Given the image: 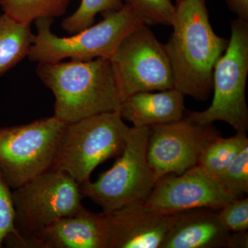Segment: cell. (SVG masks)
Returning <instances> with one entry per match:
<instances>
[{
    "instance_id": "6da1fadb",
    "label": "cell",
    "mask_w": 248,
    "mask_h": 248,
    "mask_svg": "<svg viewBox=\"0 0 248 248\" xmlns=\"http://www.w3.org/2000/svg\"><path fill=\"white\" fill-rule=\"evenodd\" d=\"M205 0H179L166 50L174 89L197 100H207L213 89L214 67L229 40L215 33Z\"/></svg>"
},
{
    "instance_id": "7a4b0ae2",
    "label": "cell",
    "mask_w": 248,
    "mask_h": 248,
    "mask_svg": "<svg viewBox=\"0 0 248 248\" xmlns=\"http://www.w3.org/2000/svg\"><path fill=\"white\" fill-rule=\"evenodd\" d=\"M36 73L53 93L54 117L64 123L120 110L110 59L37 63Z\"/></svg>"
},
{
    "instance_id": "3957f363",
    "label": "cell",
    "mask_w": 248,
    "mask_h": 248,
    "mask_svg": "<svg viewBox=\"0 0 248 248\" xmlns=\"http://www.w3.org/2000/svg\"><path fill=\"white\" fill-rule=\"evenodd\" d=\"M52 23L53 19L48 18L35 21L37 32L27 55L31 62L41 63L65 59L81 61L110 59L124 38L143 22L125 4L120 10L104 13L101 22L68 37L55 35L51 31Z\"/></svg>"
},
{
    "instance_id": "277c9868",
    "label": "cell",
    "mask_w": 248,
    "mask_h": 248,
    "mask_svg": "<svg viewBox=\"0 0 248 248\" xmlns=\"http://www.w3.org/2000/svg\"><path fill=\"white\" fill-rule=\"evenodd\" d=\"M130 129L119 111L66 124L52 169L82 185L99 165L122 154Z\"/></svg>"
},
{
    "instance_id": "5b68a950",
    "label": "cell",
    "mask_w": 248,
    "mask_h": 248,
    "mask_svg": "<svg viewBox=\"0 0 248 248\" xmlns=\"http://www.w3.org/2000/svg\"><path fill=\"white\" fill-rule=\"evenodd\" d=\"M149 127H130L122 154L96 182L79 186L84 198L102 207L104 213L143 205L157 179L147 158Z\"/></svg>"
},
{
    "instance_id": "8992f818",
    "label": "cell",
    "mask_w": 248,
    "mask_h": 248,
    "mask_svg": "<svg viewBox=\"0 0 248 248\" xmlns=\"http://www.w3.org/2000/svg\"><path fill=\"white\" fill-rule=\"evenodd\" d=\"M248 75V21L236 18L231 23V37L213 71L214 98L208 108L187 111L186 116L197 123L221 121L236 132H247L248 108L246 83Z\"/></svg>"
},
{
    "instance_id": "52a82bcc",
    "label": "cell",
    "mask_w": 248,
    "mask_h": 248,
    "mask_svg": "<svg viewBox=\"0 0 248 248\" xmlns=\"http://www.w3.org/2000/svg\"><path fill=\"white\" fill-rule=\"evenodd\" d=\"M66 125L53 116L0 128V170L12 190L52 169Z\"/></svg>"
},
{
    "instance_id": "ba28073f",
    "label": "cell",
    "mask_w": 248,
    "mask_h": 248,
    "mask_svg": "<svg viewBox=\"0 0 248 248\" xmlns=\"http://www.w3.org/2000/svg\"><path fill=\"white\" fill-rule=\"evenodd\" d=\"M12 196L20 237L7 246L84 208L79 184L69 174L56 169H49L14 189Z\"/></svg>"
},
{
    "instance_id": "9c48e42d",
    "label": "cell",
    "mask_w": 248,
    "mask_h": 248,
    "mask_svg": "<svg viewBox=\"0 0 248 248\" xmlns=\"http://www.w3.org/2000/svg\"><path fill=\"white\" fill-rule=\"evenodd\" d=\"M110 60L122 102L135 93L174 88L166 46L146 24L130 32Z\"/></svg>"
},
{
    "instance_id": "30bf717a",
    "label": "cell",
    "mask_w": 248,
    "mask_h": 248,
    "mask_svg": "<svg viewBox=\"0 0 248 248\" xmlns=\"http://www.w3.org/2000/svg\"><path fill=\"white\" fill-rule=\"evenodd\" d=\"M149 128L147 158L157 180L197 166L205 147L221 136L213 124L197 123L185 116Z\"/></svg>"
},
{
    "instance_id": "8fae6325",
    "label": "cell",
    "mask_w": 248,
    "mask_h": 248,
    "mask_svg": "<svg viewBox=\"0 0 248 248\" xmlns=\"http://www.w3.org/2000/svg\"><path fill=\"white\" fill-rule=\"evenodd\" d=\"M234 200L216 177L197 165L182 174L160 178L143 205L153 213L170 215L195 208L218 210Z\"/></svg>"
},
{
    "instance_id": "7c38bea8",
    "label": "cell",
    "mask_w": 248,
    "mask_h": 248,
    "mask_svg": "<svg viewBox=\"0 0 248 248\" xmlns=\"http://www.w3.org/2000/svg\"><path fill=\"white\" fill-rule=\"evenodd\" d=\"M110 228L103 213L86 208L63 217L35 234L16 240L12 248H108Z\"/></svg>"
},
{
    "instance_id": "4fadbf2b",
    "label": "cell",
    "mask_w": 248,
    "mask_h": 248,
    "mask_svg": "<svg viewBox=\"0 0 248 248\" xmlns=\"http://www.w3.org/2000/svg\"><path fill=\"white\" fill-rule=\"evenodd\" d=\"M110 228L108 248H160L174 215H160L143 205L104 213Z\"/></svg>"
},
{
    "instance_id": "5bb4252c",
    "label": "cell",
    "mask_w": 248,
    "mask_h": 248,
    "mask_svg": "<svg viewBox=\"0 0 248 248\" xmlns=\"http://www.w3.org/2000/svg\"><path fill=\"white\" fill-rule=\"evenodd\" d=\"M230 234L220 221L217 210L192 209L174 215L160 248H226Z\"/></svg>"
},
{
    "instance_id": "9a60e30c",
    "label": "cell",
    "mask_w": 248,
    "mask_h": 248,
    "mask_svg": "<svg viewBox=\"0 0 248 248\" xmlns=\"http://www.w3.org/2000/svg\"><path fill=\"white\" fill-rule=\"evenodd\" d=\"M184 95L176 89L159 93L140 92L124 99L121 117L134 127H152L176 122L184 117Z\"/></svg>"
},
{
    "instance_id": "2e32d148",
    "label": "cell",
    "mask_w": 248,
    "mask_h": 248,
    "mask_svg": "<svg viewBox=\"0 0 248 248\" xmlns=\"http://www.w3.org/2000/svg\"><path fill=\"white\" fill-rule=\"evenodd\" d=\"M34 37L31 25L0 15V76L27 58Z\"/></svg>"
},
{
    "instance_id": "e0dca14e",
    "label": "cell",
    "mask_w": 248,
    "mask_h": 248,
    "mask_svg": "<svg viewBox=\"0 0 248 248\" xmlns=\"http://www.w3.org/2000/svg\"><path fill=\"white\" fill-rule=\"evenodd\" d=\"M246 146L248 139L246 132H236L234 136L229 138L218 137L205 147L198 165L216 177L233 162Z\"/></svg>"
},
{
    "instance_id": "ac0fdd59",
    "label": "cell",
    "mask_w": 248,
    "mask_h": 248,
    "mask_svg": "<svg viewBox=\"0 0 248 248\" xmlns=\"http://www.w3.org/2000/svg\"><path fill=\"white\" fill-rule=\"evenodd\" d=\"M71 0H0L4 14L22 24L31 25L39 19H54L66 13Z\"/></svg>"
},
{
    "instance_id": "d6986e66",
    "label": "cell",
    "mask_w": 248,
    "mask_h": 248,
    "mask_svg": "<svg viewBox=\"0 0 248 248\" xmlns=\"http://www.w3.org/2000/svg\"><path fill=\"white\" fill-rule=\"evenodd\" d=\"M124 0H81L78 9L62 22V28L68 33H77L94 24L98 14L117 11L123 7Z\"/></svg>"
},
{
    "instance_id": "ffe728a7",
    "label": "cell",
    "mask_w": 248,
    "mask_h": 248,
    "mask_svg": "<svg viewBox=\"0 0 248 248\" xmlns=\"http://www.w3.org/2000/svg\"><path fill=\"white\" fill-rule=\"evenodd\" d=\"M146 25L172 26L175 6L171 0H124Z\"/></svg>"
},
{
    "instance_id": "44dd1931",
    "label": "cell",
    "mask_w": 248,
    "mask_h": 248,
    "mask_svg": "<svg viewBox=\"0 0 248 248\" xmlns=\"http://www.w3.org/2000/svg\"><path fill=\"white\" fill-rule=\"evenodd\" d=\"M218 182L236 199L248 192V146L245 147L233 162L216 177Z\"/></svg>"
},
{
    "instance_id": "7402d4cb",
    "label": "cell",
    "mask_w": 248,
    "mask_h": 248,
    "mask_svg": "<svg viewBox=\"0 0 248 248\" xmlns=\"http://www.w3.org/2000/svg\"><path fill=\"white\" fill-rule=\"evenodd\" d=\"M20 237L16 227L15 210L12 191L0 170V248L6 241Z\"/></svg>"
},
{
    "instance_id": "603a6c76",
    "label": "cell",
    "mask_w": 248,
    "mask_h": 248,
    "mask_svg": "<svg viewBox=\"0 0 248 248\" xmlns=\"http://www.w3.org/2000/svg\"><path fill=\"white\" fill-rule=\"evenodd\" d=\"M218 218L231 232L248 231V199H236L217 210Z\"/></svg>"
},
{
    "instance_id": "cb8c5ba5",
    "label": "cell",
    "mask_w": 248,
    "mask_h": 248,
    "mask_svg": "<svg viewBox=\"0 0 248 248\" xmlns=\"http://www.w3.org/2000/svg\"><path fill=\"white\" fill-rule=\"evenodd\" d=\"M226 3L238 18L248 21V0H226Z\"/></svg>"
},
{
    "instance_id": "d4e9b609",
    "label": "cell",
    "mask_w": 248,
    "mask_h": 248,
    "mask_svg": "<svg viewBox=\"0 0 248 248\" xmlns=\"http://www.w3.org/2000/svg\"><path fill=\"white\" fill-rule=\"evenodd\" d=\"M226 248H248V233L247 231L236 232L230 234Z\"/></svg>"
},
{
    "instance_id": "484cf974",
    "label": "cell",
    "mask_w": 248,
    "mask_h": 248,
    "mask_svg": "<svg viewBox=\"0 0 248 248\" xmlns=\"http://www.w3.org/2000/svg\"><path fill=\"white\" fill-rule=\"evenodd\" d=\"M176 1H177H177H179V0H176Z\"/></svg>"
}]
</instances>
